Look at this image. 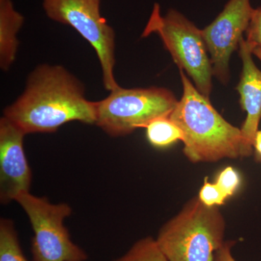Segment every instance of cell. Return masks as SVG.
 <instances>
[{
	"label": "cell",
	"instance_id": "18",
	"mask_svg": "<svg viewBox=\"0 0 261 261\" xmlns=\"http://www.w3.org/2000/svg\"><path fill=\"white\" fill-rule=\"evenodd\" d=\"M236 242L232 240L225 241L222 247L216 252L214 261H237L231 253V248Z\"/></svg>",
	"mask_w": 261,
	"mask_h": 261
},
{
	"label": "cell",
	"instance_id": "16",
	"mask_svg": "<svg viewBox=\"0 0 261 261\" xmlns=\"http://www.w3.org/2000/svg\"><path fill=\"white\" fill-rule=\"evenodd\" d=\"M198 197L202 203L209 207L223 205L228 198L220 187L216 183H210L207 178H205Z\"/></svg>",
	"mask_w": 261,
	"mask_h": 261
},
{
	"label": "cell",
	"instance_id": "3",
	"mask_svg": "<svg viewBox=\"0 0 261 261\" xmlns=\"http://www.w3.org/2000/svg\"><path fill=\"white\" fill-rule=\"evenodd\" d=\"M225 229L218 206L209 207L195 197L161 228L155 240L168 261H214Z\"/></svg>",
	"mask_w": 261,
	"mask_h": 261
},
{
	"label": "cell",
	"instance_id": "4",
	"mask_svg": "<svg viewBox=\"0 0 261 261\" xmlns=\"http://www.w3.org/2000/svg\"><path fill=\"white\" fill-rule=\"evenodd\" d=\"M157 34L179 70L191 77L196 89L209 98L212 91V66L202 30L174 9L161 14L155 3L142 37Z\"/></svg>",
	"mask_w": 261,
	"mask_h": 261
},
{
	"label": "cell",
	"instance_id": "2",
	"mask_svg": "<svg viewBox=\"0 0 261 261\" xmlns=\"http://www.w3.org/2000/svg\"><path fill=\"white\" fill-rule=\"evenodd\" d=\"M183 94L169 118L184 134V153L192 163L240 157L241 129L224 119L179 70Z\"/></svg>",
	"mask_w": 261,
	"mask_h": 261
},
{
	"label": "cell",
	"instance_id": "17",
	"mask_svg": "<svg viewBox=\"0 0 261 261\" xmlns=\"http://www.w3.org/2000/svg\"><path fill=\"white\" fill-rule=\"evenodd\" d=\"M240 175L236 170L231 166L225 168L218 176L216 185L220 187L227 197H231L233 195L240 186Z\"/></svg>",
	"mask_w": 261,
	"mask_h": 261
},
{
	"label": "cell",
	"instance_id": "11",
	"mask_svg": "<svg viewBox=\"0 0 261 261\" xmlns=\"http://www.w3.org/2000/svg\"><path fill=\"white\" fill-rule=\"evenodd\" d=\"M24 16L15 9L13 0H0V68L8 71L16 58L18 37Z\"/></svg>",
	"mask_w": 261,
	"mask_h": 261
},
{
	"label": "cell",
	"instance_id": "5",
	"mask_svg": "<svg viewBox=\"0 0 261 261\" xmlns=\"http://www.w3.org/2000/svg\"><path fill=\"white\" fill-rule=\"evenodd\" d=\"M110 92L95 102L94 125L112 137L130 135L157 118L169 117L178 101L172 92L163 87H120Z\"/></svg>",
	"mask_w": 261,
	"mask_h": 261
},
{
	"label": "cell",
	"instance_id": "14",
	"mask_svg": "<svg viewBox=\"0 0 261 261\" xmlns=\"http://www.w3.org/2000/svg\"><path fill=\"white\" fill-rule=\"evenodd\" d=\"M113 261H168L160 250L155 239H141L122 256Z\"/></svg>",
	"mask_w": 261,
	"mask_h": 261
},
{
	"label": "cell",
	"instance_id": "7",
	"mask_svg": "<svg viewBox=\"0 0 261 261\" xmlns=\"http://www.w3.org/2000/svg\"><path fill=\"white\" fill-rule=\"evenodd\" d=\"M101 0H43L46 15L74 29L94 48L101 68L105 88L109 92L119 88L115 79L116 33L103 18Z\"/></svg>",
	"mask_w": 261,
	"mask_h": 261
},
{
	"label": "cell",
	"instance_id": "8",
	"mask_svg": "<svg viewBox=\"0 0 261 261\" xmlns=\"http://www.w3.org/2000/svg\"><path fill=\"white\" fill-rule=\"evenodd\" d=\"M254 10L250 0H228L214 21L202 30L213 75L221 83L226 84L229 81L230 58L240 47Z\"/></svg>",
	"mask_w": 261,
	"mask_h": 261
},
{
	"label": "cell",
	"instance_id": "10",
	"mask_svg": "<svg viewBox=\"0 0 261 261\" xmlns=\"http://www.w3.org/2000/svg\"><path fill=\"white\" fill-rule=\"evenodd\" d=\"M240 55L243 69L236 89L240 95L242 109L247 113L246 119L240 128V157L245 158L251 155L261 119V70L254 63L251 51L244 38L240 42Z\"/></svg>",
	"mask_w": 261,
	"mask_h": 261
},
{
	"label": "cell",
	"instance_id": "13",
	"mask_svg": "<svg viewBox=\"0 0 261 261\" xmlns=\"http://www.w3.org/2000/svg\"><path fill=\"white\" fill-rule=\"evenodd\" d=\"M0 261H29L19 243L14 222L5 218L0 220Z\"/></svg>",
	"mask_w": 261,
	"mask_h": 261
},
{
	"label": "cell",
	"instance_id": "15",
	"mask_svg": "<svg viewBox=\"0 0 261 261\" xmlns=\"http://www.w3.org/2000/svg\"><path fill=\"white\" fill-rule=\"evenodd\" d=\"M246 43L252 55L261 61V6L254 10L246 31Z\"/></svg>",
	"mask_w": 261,
	"mask_h": 261
},
{
	"label": "cell",
	"instance_id": "19",
	"mask_svg": "<svg viewBox=\"0 0 261 261\" xmlns=\"http://www.w3.org/2000/svg\"><path fill=\"white\" fill-rule=\"evenodd\" d=\"M254 147L256 150L258 157L261 158V130H258L255 136V142H254Z\"/></svg>",
	"mask_w": 261,
	"mask_h": 261
},
{
	"label": "cell",
	"instance_id": "9",
	"mask_svg": "<svg viewBox=\"0 0 261 261\" xmlns=\"http://www.w3.org/2000/svg\"><path fill=\"white\" fill-rule=\"evenodd\" d=\"M25 135L11 121L0 119V202L7 205L29 192L32 173L23 148Z\"/></svg>",
	"mask_w": 261,
	"mask_h": 261
},
{
	"label": "cell",
	"instance_id": "12",
	"mask_svg": "<svg viewBox=\"0 0 261 261\" xmlns=\"http://www.w3.org/2000/svg\"><path fill=\"white\" fill-rule=\"evenodd\" d=\"M145 128L147 140L155 147H168L177 140H184L183 132L169 117L157 118Z\"/></svg>",
	"mask_w": 261,
	"mask_h": 261
},
{
	"label": "cell",
	"instance_id": "1",
	"mask_svg": "<svg viewBox=\"0 0 261 261\" xmlns=\"http://www.w3.org/2000/svg\"><path fill=\"white\" fill-rule=\"evenodd\" d=\"M85 87L60 65H38L29 74L20 97L5 108L3 116L25 134L54 133L65 123L95 124V102Z\"/></svg>",
	"mask_w": 261,
	"mask_h": 261
},
{
	"label": "cell",
	"instance_id": "6",
	"mask_svg": "<svg viewBox=\"0 0 261 261\" xmlns=\"http://www.w3.org/2000/svg\"><path fill=\"white\" fill-rule=\"evenodd\" d=\"M29 217L34 236L32 261H86L87 252L72 241L64 221L72 214L68 203H51L29 192L15 200Z\"/></svg>",
	"mask_w": 261,
	"mask_h": 261
}]
</instances>
